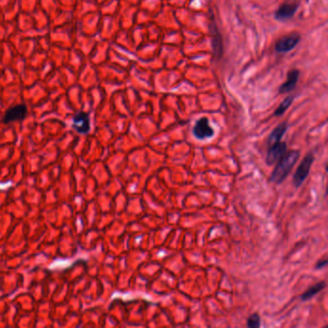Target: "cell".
<instances>
[{"label":"cell","mask_w":328,"mask_h":328,"mask_svg":"<svg viewBox=\"0 0 328 328\" xmlns=\"http://www.w3.org/2000/svg\"><path fill=\"white\" fill-rule=\"evenodd\" d=\"M300 156L298 150H291L286 152L280 160L276 163L274 171L271 175V181L275 184L282 183L290 174L294 165L297 162Z\"/></svg>","instance_id":"cell-1"},{"label":"cell","mask_w":328,"mask_h":328,"mask_svg":"<svg viewBox=\"0 0 328 328\" xmlns=\"http://www.w3.org/2000/svg\"><path fill=\"white\" fill-rule=\"evenodd\" d=\"M313 162H314V155L312 153H308L306 154V156L303 158L301 163L297 166L294 174V177H293V183L295 188H298L303 184V182L305 181V179L307 178L310 172Z\"/></svg>","instance_id":"cell-2"},{"label":"cell","mask_w":328,"mask_h":328,"mask_svg":"<svg viewBox=\"0 0 328 328\" xmlns=\"http://www.w3.org/2000/svg\"><path fill=\"white\" fill-rule=\"evenodd\" d=\"M71 127L78 134L87 135L91 131V118L90 115L86 112L77 113L71 120Z\"/></svg>","instance_id":"cell-3"},{"label":"cell","mask_w":328,"mask_h":328,"mask_svg":"<svg viewBox=\"0 0 328 328\" xmlns=\"http://www.w3.org/2000/svg\"><path fill=\"white\" fill-rule=\"evenodd\" d=\"M28 114V108L25 104L15 105L7 110L2 117L3 124H10L16 121L23 120Z\"/></svg>","instance_id":"cell-4"},{"label":"cell","mask_w":328,"mask_h":328,"mask_svg":"<svg viewBox=\"0 0 328 328\" xmlns=\"http://www.w3.org/2000/svg\"><path fill=\"white\" fill-rule=\"evenodd\" d=\"M300 41V35L292 33L279 39L275 44V51L278 53H286L293 50Z\"/></svg>","instance_id":"cell-5"},{"label":"cell","mask_w":328,"mask_h":328,"mask_svg":"<svg viewBox=\"0 0 328 328\" xmlns=\"http://www.w3.org/2000/svg\"><path fill=\"white\" fill-rule=\"evenodd\" d=\"M193 133L198 140L209 139L214 136V129L211 127L209 119L206 116L200 117L193 128Z\"/></svg>","instance_id":"cell-6"},{"label":"cell","mask_w":328,"mask_h":328,"mask_svg":"<svg viewBox=\"0 0 328 328\" xmlns=\"http://www.w3.org/2000/svg\"><path fill=\"white\" fill-rule=\"evenodd\" d=\"M287 151V145L282 142H278L273 146L269 147V150L266 157V163L269 165L276 164L280 158L286 153Z\"/></svg>","instance_id":"cell-7"},{"label":"cell","mask_w":328,"mask_h":328,"mask_svg":"<svg viewBox=\"0 0 328 328\" xmlns=\"http://www.w3.org/2000/svg\"><path fill=\"white\" fill-rule=\"evenodd\" d=\"M298 8L297 3L286 2L279 6V8L274 13V17L277 20H286L294 16Z\"/></svg>","instance_id":"cell-8"},{"label":"cell","mask_w":328,"mask_h":328,"mask_svg":"<svg viewBox=\"0 0 328 328\" xmlns=\"http://www.w3.org/2000/svg\"><path fill=\"white\" fill-rule=\"evenodd\" d=\"M299 78V70L293 69L288 72L287 80L279 88V94H287L295 89L296 83Z\"/></svg>","instance_id":"cell-9"},{"label":"cell","mask_w":328,"mask_h":328,"mask_svg":"<svg viewBox=\"0 0 328 328\" xmlns=\"http://www.w3.org/2000/svg\"><path fill=\"white\" fill-rule=\"evenodd\" d=\"M211 27V32L213 35V40H212V45H213V52L214 56L217 58H220L222 52H223V48H222V41H221V35L219 32V29L216 25V23L213 21L210 24Z\"/></svg>","instance_id":"cell-10"},{"label":"cell","mask_w":328,"mask_h":328,"mask_svg":"<svg viewBox=\"0 0 328 328\" xmlns=\"http://www.w3.org/2000/svg\"><path fill=\"white\" fill-rule=\"evenodd\" d=\"M288 129V124L287 122H282L280 124H278L274 130L272 131V133L270 134L269 138H268V146L271 147L274 144L278 143L281 141L282 137L284 136V134L286 133Z\"/></svg>","instance_id":"cell-11"},{"label":"cell","mask_w":328,"mask_h":328,"mask_svg":"<svg viewBox=\"0 0 328 328\" xmlns=\"http://www.w3.org/2000/svg\"><path fill=\"white\" fill-rule=\"evenodd\" d=\"M327 284L326 282H319L315 285H313L312 287H310L305 293H303L300 296L301 300L303 301H306V300H309L311 298H313V296H315L316 295H318L320 292H322L325 288H326Z\"/></svg>","instance_id":"cell-12"},{"label":"cell","mask_w":328,"mask_h":328,"mask_svg":"<svg viewBox=\"0 0 328 328\" xmlns=\"http://www.w3.org/2000/svg\"><path fill=\"white\" fill-rule=\"evenodd\" d=\"M293 101H294V97H293V96L287 97V98L279 104V106L276 108V110L274 111V115H275V116L282 115L287 110L289 109V107L292 105Z\"/></svg>","instance_id":"cell-13"},{"label":"cell","mask_w":328,"mask_h":328,"mask_svg":"<svg viewBox=\"0 0 328 328\" xmlns=\"http://www.w3.org/2000/svg\"><path fill=\"white\" fill-rule=\"evenodd\" d=\"M246 326L247 328H258L260 326H261V323H260V316L255 313L253 315H251L248 320H247V323H246Z\"/></svg>","instance_id":"cell-14"},{"label":"cell","mask_w":328,"mask_h":328,"mask_svg":"<svg viewBox=\"0 0 328 328\" xmlns=\"http://www.w3.org/2000/svg\"><path fill=\"white\" fill-rule=\"evenodd\" d=\"M328 265V260L327 259H325L324 261H319L318 262V264L316 265V269L318 270V269H321V268H324V267H326Z\"/></svg>","instance_id":"cell-15"}]
</instances>
